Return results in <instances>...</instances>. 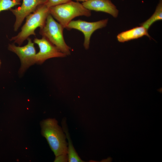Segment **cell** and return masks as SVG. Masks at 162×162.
<instances>
[{"label": "cell", "mask_w": 162, "mask_h": 162, "mask_svg": "<svg viewBox=\"0 0 162 162\" xmlns=\"http://www.w3.org/2000/svg\"><path fill=\"white\" fill-rule=\"evenodd\" d=\"M42 135L45 138L56 156L67 154L68 144L63 129L54 118H48L40 123Z\"/></svg>", "instance_id": "6da1fadb"}, {"label": "cell", "mask_w": 162, "mask_h": 162, "mask_svg": "<svg viewBox=\"0 0 162 162\" xmlns=\"http://www.w3.org/2000/svg\"><path fill=\"white\" fill-rule=\"evenodd\" d=\"M49 8L45 4L39 6L32 13L26 17L25 24L20 32L16 36L12 37L10 40L20 46L24 41L31 35L35 36V31L38 27L40 28L45 25L49 13Z\"/></svg>", "instance_id": "7a4b0ae2"}, {"label": "cell", "mask_w": 162, "mask_h": 162, "mask_svg": "<svg viewBox=\"0 0 162 162\" xmlns=\"http://www.w3.org/2000/svg\"><path fill=\"white\" fill-rule=\"evenodd\" d=\"M49 13L64 28L76 17H89L91 11L85 8L82 3L72 0L65 3L49 8Z\"/></svg>", "instance_id": "3957f363"}, {"label": "cell", "mask_w": 162, "mask_h": 162, "mask_svg": "<svg viewBox=\"0 0 162 162\" xmlns=\"http://www.w3.org/2000/svg\"><path fill=\"white\" fill-rule=\"evenodd\" d=\"M64 28L50 14L47 17L45 25L40 28L39 33L67 56L70 54L71 48L67 45L64 39Z\"/></svg>", "instance_id": "277c9868"}, {"label": "cell", "mask_w": 162, "mask_h": 162, "mask_svg": "<svg viewBox=\"0 0 162 162\" xmlns=\"http://www.w3.org/2000/svg\"><path fill=\"white\" fill-rule=\"evenodd\" d=\"M28 43L23 46H16L14 44H9L8 49L18 56L21 63L19 72L24 73L30 67L36 64V54L34 43L29 37L27 39Z\"/></svg>", "instance_id": "5b68a950"}, {"label": "cell", "mask_w": 162, "mask_h": 162, "mask_svg": "<svg viewBox=\"0 0 162 162\" xmlns=\"http://www.w3.org/2000/svg\"><path fill=\"white\" fill-rule=\"evenodd\" d=\"M108 21V19L94 22H88L81 20H72L66 28L68 30L75 29L82 32L84 37V47L86 50H88L92 34L97 29L106 27Z\"/></svg>", "instance_id": "8992f818"}, {"label": "cell", "mask_w": 162, "mask_h": 162, "mask_svg": "<svg viewBox=\"0 0 162 162\" xmlns=\"http://www.w3.org/2000/svg\"><path fill=\"white\" fill-rule=\"evenodd\" d=\"M33 42L38 46L39 49L36 55V64H41L48 59L67 56L44 37L41 39L35 38Z\"/></svg>", "instance_id": "52a82bcc"}, {"label": "cell", "mask_w": 162, "mask_h": 162, "mask_svg": "<svg viewBox=\"0 0 162 162\" xmlns=\"http://www.w3.org/2000/svg\"><path fill=\"white\" fill-rule=\"evenodd\" d=\"M20 6L10 10L16 17L14 28L16 31L21 25L25 18L33 12L39 6L46 4L47 0H22Z\"/></svg>", "instance_id": "ba28073f"}, {"label": "cell", "mask_w": 162, "mask_h": 162, "mask_svg": "<svg viewBox=\"0 0 162 162\" xmlns=\"http://www.w3.org/2000/svg\"><path fill=\"white\" fill-rule=\"evenodd\" d=\"M82 4L86 9L105 12L111 15L113 17H117L118 10L110 0H90L83 2Z\"/></svg>", "instance_id": "9c48e42d"}, {"label": "cell", "mask_w": 162, "mask_h": 162, "mask_svg": "<svg viewBox=\"0 0 162 162\" xmlns=\"http://www.w3.org/2000/svg\"><path fill=\"white\" fill-rule=\"evenodd\" d=\"M148 30L144 27L141 26L120 33L117 35V38L118 41L121 42L137 39L145 35L150 38Z\"/></svg>", "instance_id": "30bf717a"}, {"label": "cell", "mask_w": 162, "mask_h": 162, "mask_svg": "<svg viewBox=\"0 0 162 162\" xmlns=\"http://www.w3.org/2000/svg\"><path fill=\"white\" fill-rule=\"evenodd\" d=\"M62 124L63 130L65 132L66 138H67L68 140V147L67 149V155L68 161L69 162H83V161L80 159L73 145L65 120H62Z\"/></svg>", "instance_id": "8fae6325"}, {"label": "cell", "mask_w": 162, "mask_h": 162, "mask_svg": "<svg viewBox=\"0 0 162 162\" xmlns=\"http://www.w3.org/2000/svg\"><path fill=\"white\" fill-rule=\"evenodd\" d=\"M162 20V0H160L155 12L152 16L144 22L141 23L142 26L148 30L155 22Z\"/></svg>", "instance_id": "7c38bea8"}, {"label": "cell", "mask_w": 162, "mask_h": 162, "mask_svg": "<svg viewBox=\"0 0 162 162\" xmlns=\"http://www.w3.org/2000/svg\"><path fill=\"white\" fill-rule=\"evenodd\" d=\"M20 4L21 3L13 0H0V12L10 10L15 6Z\"/></svg>", "instance_id": "4fadbf2b"}, {"label": "cell", "mask_w": 162, "mask_h": 162, "mask_svg": "<svg viewBox=\"0 0 162 162\" xmlns=\"http://www.w3.org/2000/svg\"><path fill=\"white\" fill-rule=\"evenodd\" d=\"M71 1V0H47L45 4L48 7L50 8L52 7L65 3Z\"/></svg>", "instance_id": "5bb4252c"}, {"label": "cell", "mask_w": 162, "mask_h": 162, "mask_svg": "<svg viewBox=\"0 0 162 162\" xmlns=\"http://www.w3.org/2000/svg\"><path fill=\"white\" fill-rule=\"evenodd\" d=\"M68 161L67 154H62L56 156L54 162H66Z\"/></svg>", "instance_id": "9a60e30c"}, {"label": "cell", "mask_w": 162, "mask_h": 162, "mask_svg": "<svg viewBox=\"0 0 162 162\" xmlns=\"http://www.w3.org/2000/svg\"><path fill=\"white\" fill-rule=\"evenodd\" d=\"M76 2H83L87 1L90 0H75Z\"/></svg>", "instance_id": "2e32d148"}, {"label": "cell", "mask_w": 162, "mask_h": 162, "mask_svg": "<svg viewBox=\"0 0 162 162\" xmlns=\"http://www.w3.org/2000/svg\"><path fill=\"white\" fill-rule=\"evenodd\" d=\"M17 2L20 3V2L22 0H13Z\"/></svg>", "instance_id": "e0dca14e"}, {"label": "cell", "mask_w": 162, "mask_h": 162, "mask_svg": "<svg viewBox=\"0 0 162 162\" xmlns=\"http://www.w3.org/2000/svg\"><path fill=\"white\" fill-rule=\"evenodd\" d=\"M1 64H2L1 61V59H0V67H1Z\"/></svg>", "instance_id": "ac0fdd59"}]
</instances>
